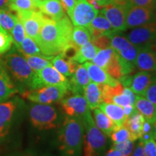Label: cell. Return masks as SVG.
Listing matches in <instances>:
<instances>
[{"label":"cell","instance_id":"cell-36","mask_svg":"<svg viewBox=\"0 0 156 156\" xmlns=\"http://www.w3.org/2000/svg\"><path fill=\"white\" fill-rule=\"evenodd\" d=\"M10 34L12 37L13 44L17 48H19L23 40L25 39V36H26V34H25L23 23H21V21L19 19L17 20L14 28L12 30Z\"/></svg>","mask_w":156,"mask_h":156},{"label":"cell","instance_id":"cell-14","mask_svg":"<svg viewBox=\"0 0 156 156\" xmlns=\"http://www.w3.org/2000/svg\"><path fill=\"white\" fill-rule=\"evenodd\" d=\"M155 20V9L140 6H132L128 9L126 14V28H134Z\"/></svg>","mask_w":156,"mask_h":156},{"label":"cell","instance_id":"cell-46","mask_svg":"<svg viewBox=\"0 0 156 156\" xmlns=\"http://www.w3.org/2000/svg\"><path fill=\"white\" fill-rule=\"evenodd\" d=\"M87 1L89 3H90L93 7L100 11V9L102 8L103 6L112 2L114 0H87Z\"/></svg>","mask_w":156,"mask_h":156},{"label":"cell","instance_id":"cell-16","mask_svg":"<svg viewBox=\"0 0 156 156\" xmlns=\"http://www.w3.org/2000/svg\"><path fill=\"white\" fill-rule=\"evenodd\" d=\"M136 67L140 71H156V44L151 43L140 48Z\"/></svg>","mask_w":156,"mask_h":156},{"label":"cell","instance_id":"cell-49","mask_svg":"<svg viewBox=\"0 0 156 156\" xmlns=\"http://www.w3.org/2000/svg\"><path fill=\"white\" fill-rule=\"evenodd\" d=\"M151 133H153V124L148 122V121L145 120V122L143 123V126H142V135Z\"/></svg>","mask_w":156,"mask_h":156},{"label":"cell","instance_id":"cell-25","mask_svg":"<svg viewBox=\"0 0 156 156\" xmlns=\"http://www.w3.org/2000/svg\"><path fill=\"white\" fill-rule=\"evenodd\" d=\"M84 97L87 101L90 109L93 110L98 108L99 106L103 103L102 90H101V85L93 82H90L85 87Z\"/></svg>","mask_w":156,"mask_h":156},{"label":"cell","instance_id":"cell-35","mask_svg":"<svg viewBox=\"0 0 156 156\" xmlns=\"http://www.w3.org/2000/svg\"><path fill=\"white\" fill-rule=\"evenodd\" d=\"M7 7L15 13L34 10L38 8L32 0H12L9 3Z\"/></svg>","mask_w":156,"mask_h":156},{"label":"cell","instance_id":"cell-20","mask_svg":"<svg viewBox=\"0 0 156 156\" xmlns=\"http://www.w3.org/2000/svg\"><path fill=\"white\" fill-rule=\"evenodd\" d=\"M17 92L18 90L12 81L8 72L0 61V103L9 100Z\"/></svg>","mask_w":156,"mask_h":156},{"label":"cell","instance_id":"cell-26","mask_svg":"<svg viewBox=\"0 0 156 156\" xmlns=\"http://www.w3.org/2000/svg\"><path fill=\"white\" fill-rule=\"evenodd\" d=\"M51 64L58 73L66 77H71L78 66L77 62L75 60L64 57L62 54L54 56L51 60Z\"/></svg>","mask_w":156,"mask_h":156},{"label":"cell","instance_id":"cell-4","mask_svg":"<svg viewBox=\"0 0 156 156\" xmlns=\"http://www.w3.org/2000/svg\"><path fill=\"white\" fill-rule=\"evenodd\" d=\"M85 134L84 135V156H100L106 148V136L95 125L90 112L83 116Z\"/></svg>","mask_w":156,"mask_h":156},{"label":"cell","instance_id":"cell-48","mask_svg":"<svg viewBox=\"0 0 156 156\" xmlns=\"http://www.w3.org/2000/svg\"><path fill=\"white\" fill-rule=\"evenodd\" d=\"M131 156H145V152H144L143 142L140 141L137 145L136 146L135 149L132 152Z\"/></svg>","mask_w":156,"mask_h":156},{"label":"cell","instance_id":"cell-24","mask_svg":"<svg viewBox=\"0 0 156 156\" xmlns=\"http://www.w3.org/2000/svg\"><path fill=\"white\" fill-rule=\"evenodd\" d=\"M99 108L111 119L116 127L124 126L127 117L124 114L122 107L114 103H102Z\"/></svg>","mask_w":156,"mask_h":156},{"label":"cell","instance_id":"cell-41","mask_svg":"<svg viewBox=\"0 0 156 156\" xmlns=\"http://www.w3.org/2000/svg\"><path fill=\"white\" fill-rule=\"evenodd\" d=\"M121 1H124L129 7L140 6V7H148L156 10V0H121Z\"/></svg>","mask_w":156,"mask_h":156},{"label":"cell","instance_id":"cell-9","mask_svg":"<svg viewBox=\"0 0 156 156\" xmlns=\"http://www.w3.org/2000/svg\"><path fill=\"white\" fill-rule=\"evenodd\" d=\"M98 12V9L87 0H77L69 16L74 26L87 27Z\"/></svg>","mask_w":156,"mask_h":156},{"label":"cell","instance_id":"cell-19","mask_svg":"<svg viewBox=\"0 0 156 156\" xmlns=\"http://www.w3.org/2000/svg\"><path fill=\"white\" fill-rule=\"evenodd\" d=\"M87 29L90 34L91 39L101 36H112V35L116 34L108 20L102 14L97 15L93 20L92 22L87 26Z\"/></svg>","mask_w":156,"mask_h":156},{"label":"cell","instance_id":"cell-51","mask_svg":"<svg viewBox=\"0 0 156 156\" xmlns=\"http://www.w3.org/2000/svg\"><path fill=\"white\" fill-rule=\"evenodd\" d=\"M105 156H121V154L116 149H115V148L113 147L107 152Z\"/></svg>","mask_w":156,"mask_h":156},{"label":"cell","instance_id":"cell-38","mask_svg":"<svg viewBox=\"0 0 156 156\" xmlns=\"http://www.w3.org/2000/svg\"><path fill=\"white\" fill-rule=\"evenodd\" d=\"M12 44L13 40L10 33L0 26V56L9 51Z\"/></svg>","mask_w":156,"mask_h":156},{"label":"cell","instance_id":"cell-17","mask_svg":"<svg viewBox=\"0 0 156 156\" xmlns=\"http://www.w3.org/2000/svg\"><path fill=\"white\" fill-rule=\"evenodd\" d=\"M91 82L86 68L83 64H78L77 69L69 80V90L74 95L84 94L87 85Z\"/></svg>","mask_w":156,"mask_h":156},{"label":"cell","instance_id":"cell-57","mask_svg":"<svg viewBox=\"0 0 156 156\" xmlns=\"http://www.w3.org/2000/svg\"><path fill=\"white\" fill-rule=\"evenodd\" d=\"M0 58H1V56H0Z\"/></svg>","mask_w":156,"mask_h":156},{"label":"cell","instance_id":"cell-47","mask_svg":"<svg viewBox=\"0 0 156 156\" xmlns=\"http://www.w3.org/2000/svg\"><path fill=\"white\" fill-rule=\"evenodd\" d=\"M60 1H61L64 9H66L68 15H69L75 7L76 0H60Z\"/></svg>","mask_w":156,"mask_h":156},{"label":"cell","instance_id":"cell-45","mask_svg":"<svg viewBox=\"0 0 156 156\" xmlns=\"http://www.w3.org/2000/svg\"><path fill=\"white\" fill-rule=\"evenodd\" d=\"M112 103H114V104L118 105L121 107H124L126 105L131 104V101H130L129 98L128 97L127 95H126L124 93H122L120 94L116 95L112 98Z\"/></svg>","mask_w":156,"mask_h":156},{"label":"cell","instance_id":"cell-55","mask_svg":"<svg viewBox=\"0 0 156 156\" xmlns=\"http://www.w3.org/2000/svg\"><path fill=\"white\" fill-rule=\"evenodd\" d=\"M12 0H9V3L10 2H12Z\"/></svg>","mask_w":156,"mask_h":156},{"label":"cell","instance_id":"cell-12","mask_svg":"<svg viewBox=\"0 0 156 156\" xmlns=\"http://www.w3.org/2000/svg\"><path fill=\"white\" fill-rule=\"evenodd\" d=\"M126 38L140 48L154 43L156 40V21L134 28L127 34Z\"/></svg>","mask_w":156,"mask_h":156},{"label":"cell","instance_id":"cell-1","mask_svg":"<svg viewBox=\"0 0 156 156\" xmlns=\"http://www.w3.org/2000/svg\"><path fill=\"white\" fill-rule=\"evenodd\" d=\"M73 23L65 15L57 21L45 17L36 44L44 56L61 54L71 41Z\"/></svg>","mask_w":156,"mask_h":156},{"label":"cell","instance_id":"cell-52","mask_svg":"<svg viewBox=\"0 0 156 156\" xmlns=\"http://www.w3.org/2000/svg\"><path fill=\"white\" fill-rule=\"evenodd\" d=\"M9 5V0H0V9L7 7Z\"/></svg>","mask_w":156,"mask_h":156},{"label":"cell","instance_id":"cell-53","mask_svg":"<svg viewBox=\"0 0 156 156\" xmlns=\"http://www.w3.org/2000/svg\"><path fill=\"white\" fill-rule=\"evenodd\" d=\"M153 133H154V139L156 137V121L153 124Z\"/></svg>","mask_w":156,"mask_h":156},{"label":"cell","instance_id":"cell-8","mask_svg":"<svg viewBox=\"0 0 156 156\" xmlns=\"http://www.w3.org/2000/svg\"><path fill=\"white\" fill-rule=\"evenodd\" d=\"M51 85H66L69 87V80L58 73L52 64L34 73L29 85L30 90Z\"/></svg>","mask_w":156,"mask_h":156},{"label":"cell","instance_id":"cell-18","mask_svg":"<svg viewBox=\"0 0 156 156\" xmlns=\"http://www.w3.org/2000/svg\"><path fill=\"white\" fill-rule=\"evenodd\" d=\"M83 66L86 68L91 82L98 84V85H116V84L119 83V80L111 77L104 69L95 65L93 62H85L83 64Z\"/></svg>","mask_w":156,"mask_h":156},{"label":"cell","instance_id":"cell-15","mask_svg":"<svg viewBox=\"0 0 156 156\" xmlns=\"http://www.w3.org/2000/svg\"><path fill=\"white\" fill-rule=\"evenodd\" d=\"M63 112L69 117H83L89 112V106L85 97L81 95H74L61 100Z\"/></svg>","mask_w":156,"mask_h":156},{"label":"cell","instance_id":"cell-44","mask_svg":"<svg viewBox=\"0 0 156 156\" xmlns=\"http://www.w3.org/2000/svg\"><path fill=\"white\" fill-rule=\"evenodd\" d=\"M145 156H156V143L154 138L143 142Z\"/></svg>","mask_w":156,"mask_h":156},{"label":"cell","instance_id":"cell-43","mask_svg":"<svg viewBox=\"0 0 156 156\" xmlns=\"http://www.w3.org/2000/svg\"><path fill=\"white\" fill-rule=\"evenodd\" d=\"M143 96L151 101L156 108V77L153 80L150 86L144 93Z\"/></svg>","mask_w":156,"mask_h":156},{"label":"cell","instance_id":"cell-42","mask_svg":"<svg viewBox=\"0 0 156 156\" xmlns=\"http://www.w3.org/2000/svg\"><path fill=\"white\" fill-rule=\"evenodd\" d=\"M91 42L100 49L112 47L111 46V36H101L97 37V38H92Z\"/></svg>","mask_w":156,"mask_h":156},{"label":"cell","instance_id":"cell-54","mask_svg":"<svg viewBox=\"0 0 156 156\" xmlns=\"http://www.w3.org/2000/svg\"><path fill=\"white\" fill-rule=\"evenodd\" d=\"M32 1H33V2H34L35 4H36V5L37 6H38V4H39V3H40V2H42V1H43V0H32Z\"/></svg>","mask_w":156,"mask_h":156},{"label":"cell","instance_id":"cell-5","mask_svg":"<svg viewBox=\"0 0 156 156\" xmlns=\"http://www.w3.org/2000/svg\"><path fill=\"white\" fill-rule=\"evenodd\" d=\"M29 116L32 125L40 131L51 130L58 126V113L49 104L37 103L30 107Z\"/></svg>","mask_w":156,"mask_h":156},{"label":"cell","instance_id":"cell-30","mask_svg":"<svg viewBox=\"0 0 156 156\" xmlns=\"http://www.w3.org/2000/svg\"><path fill=\"white\" fill-rule=\"evenodd\" d=\"M91 41V36L88 29L84 26H75L71 36L72 44L80 48L82 46Z\"/></svg>","mask_w":156,"mask_h":156},{"label":"cell","instance_id":"cell-22","mask_svg":"<svg viewBox=\"0 0 156 156\" xmlns=\"http://www.w3.org/2000/svg\"><path fill=\"white\" fill-rule=\"evenodd\" d=\"M145 119L144 116L135 108L134 112L126 118L124 126H125L131 134L130 140L136 141L140 139L142 136V126Z\"/></svg>","mask_w":156,"mask_h":156},{"label":"cell","instance_id":"cell-39","mask_svg":"<svg viewBox=\"0 0 156 156\" xmlns=\"http://www.w3.org/2000/svg\"><path fill=\"white\" fill-rule=\"evenodd\" d=\"M111 139L114 144L120 143L126 140H130L131 134L125 126H122L115 129L110 134Z\"/></svg>","mask_w":156,"mask_h":156},{"label":"cell","instance_id":"cell-7","mask_svg":"<svg viewBox=\"0 0 156 156\" xmlns=\"http://www.w3.org/2000/svg\"><path fill=\"white\" fill-rule=\"evenodd\" d=\"M129 7L124 1L114 0L103 6L99 12L108 20L114 30L118 33L127 29L126 17Z\"/></svg>","mask_w":156,"mask_h":156},{"label":"cell","instance_id":"cell-29","mask_svg":"<svg viewBox=\"0 0 156 156\" xmlns=\"http://www.w3.org/2000/svg\"><path fill=\"white\" fill-rule=\"evenodd\" d=\"M100 48L96 47L91 41H89L79 48L74 60L80 64L90 61L95 58Z\"/></svg>","mask_w":156,"mask_h":156},{"label":"cell","instance_id":"cell-13","mask_svg":"<svg viewBox=\"0 0 156 156\" xmlns=\"http://www.w3.org/2000/svg\"><path fill=\"white\" fill-rule=\"evenodd\" d=\"M19 99L14 98L0 103V140L9 134L15 112L20 106Z\"/></svg>","mask_w":156,"mask_h":156},{"label":"cell","instance_id":"cell-50","mask_svg":"<svg viewBox=\"0 0 156 156\" xmlns=\"http://www.w3.org/2000/svg\"><path fill=\"white\" fill-rule=\"evenodd\" d=\"M122 108H123V110H124V112L126 116V117H128L129 116V115L134 112V109H135V107H134V106H132V105H131V104L126 105V106L122 107Z\"/></svg>","mask_w":156,"mask_h":156},{"label":"cell","instance_id":"cell-3","mask_svg":"<svg viewBox=\"0 0 156 156\" xmlns=\"http://www.w3.org/2000/svg\"><path fill=\"white\" fill-rule=\"evenodd\" d=\"M4 67L20 84L29 87L34 75L26 59L14 46L0 59Z\"/></svg>","mask_w":156,"mask_h":156},{"label":"cell","instance_id":"cell-11","mask_svg":"<svg viewBox=\"0 0 156 156\" xmlns=\"http://www.w3.org/2000/svg\"><path fill=\"white\" fill-rule=\"evenodd\" d=\"M111 46L119 57L135 66L140 48L132 44L125 37L116 34L111 36Z\"/></svg>","mask_w":156,"mask_h":156},{"label":"cell","instance_id":"cell-34","mask_svg":"<svg viewBox=\"0 0 156 156\" xmlns=\"http://www.w3.org/2000/svg\"><path fill=\"white\" fill-rule=\"evenodd\" d=\"M114 54L115 51L112 47L100 49L92 60L93 63L102 68L103 69H105L109 62L114 57Z\"/></svg>","mask_w":156,"mask_h":156},{"label":"cell","instance_id":"cell-10","mask_svg":"<svg viewBox=\"0 0 156 156\" xmlns=\"http://www.w3.org/2000/svg\"><path fill=\"white\" fill-rule=\"evenodd\" d=\"M16 15L23 23L26 36L34 39L36 42L46 16L40 10L37 9L22 12L16 13Z\"/></svg>","mask_w":156,"mask_h":156},{"label":"cell","instance_id":"cell-21","mask_svg":"<svg viewBox=\"0 0 156 156\" xmlns=\"http://www.w3.org/2000/svg\"><path fill=\"white\" fill-rule=\"evenodd\" d=\"M37 7L45 16L55 21L64 15V9L60 0H43Z\"/></svg>","mask_w":156,"mask_h":156},{"label":"cell","instance_id":"cell-56","mask_svg":"<svg viewBox=\"0 0 156 156\" xmlns=\"http://www.w3.org/2000/svg\"><path fill=\"white\" fill-rule=\"evenodd\" d=\"M155 143H156V137L155 138Z\"/></svg>","mask_w":156,"mask_h":156},{"label":"cell","instance_id":"cell-31","mask_svg":"<svg viewBox=\"0 0 156 156\" xmlns=\"http://www.w3.org/2000/svg\"><path fill=\"white\" fill-rule=\"evenodd\" d=\"M22 55L24 56L29 66L34 70V73L40 71L44 67L52 64L51 60L54 58V56L28 55L25 54H22Z\"/></svg>","mask_w":156,"mask_h":156},{"label":"cell","instance_id":"cell-28","mask_svg":"<svg viewBox=\"0 0 156 156\" xmlns=\"http://www.w3.org/2000/svg\"><path fill=\"white\" fill-rule=\"evenodd\" d=\"M93 116L95 125L107 136H110L112 132L117 128L111 119L101 109L98 108L93 109Z\"/></svg>","mask_w":156,"mask_h":156},{"label":"cell","instance_id":"cell-23","mask_svg":"<svg viewBox=\"0 0 156 156\" xmlns=\"http://www.w3.org/2000/svg\"><path fill=\"white\" fill-rule=\"evenodd\" d=\"M153 76L149 72L140 71L132 76L131 84L129 88L135 94L143 96L146 90L153 81Z\"/></svg>","mask_w":156,"mask_h":156},{"label":"cell","instance_id":"cell-33","mask_svg":"<svg viewBox=\"0 0 156 156\" xmlns=\"http://www.w3.org/2000/svg\"><path fill=\"white\" fill-rule=\"evenodd\" d=\"M21 54H28V55L44 56L42 54L40 48L34 39L30 37L25 36V38L19 48H17Z\"/></svg>","mask_w":156,"mask_h":156},{"label":"cell","instance_id":"cell-6","mask_svg":"<svg viewBox=\"0 0 156 156\" xmlns=\"http://www.w3.org/2000/svg\"><path fill=\"white\" fill-rule=\"evenodd\" d=\"M69 92V87L66 85H51L25 90L22 96L36 103L51 104L62 100Z\"/></svg>","mask_w":156,"mask_h":156},{"label":"cell","instance_id":"cell-40","mask_svg":"<svg viewBox=\"0 0 156 156\" xmlns=\"http://www.w3.org/2000/svg\"><path fill=\"white\" fill-rule=\"evenodd\" d=\"M113 147L119 152L121 156H131L134 151V141L126 140L120 143L114 144Z\"/></svg>","mask_w":156,"mask_h":156},{"label":"cell","instance_id":"cell-27","mask_svg":"<svg viewBox=\"0 0 156 156\" xmlns=\"http://www.w3.org/2000/svg\"><path fill=\"white\" fill-rule=\"evenodd\" d=\"M134 107L145 120L154 124L156 121V108L149 100L142 95H136Z\"/></svg>","mask_w":156,"mask_h":156},{"label":"cell","instance_id":"cell-37","mask_svg":"<svg viewBox=\"0 0 156 156\" xmlns=\"http://www.w3.org/2000/svg\"><path fill=\"white\" fill-rule=\"evenodd\" d=\"M104 70L108 73V75H110L111 77L114 78V79L118 80L123 76L122 68H121L119 62L116 52H115L114 57L109 62V63Z\"/></svg>","mask_w":156,"mask_h":156},{"label":"cell","instance_id":"cell-2","mask_svg":"<svg viewBox=\"0 0 156 156\" xmlns=\"http://www.w3.org/2000/svg\"><path fill=\"white\" fill-rule=\"evenodd\" d=\"M83 118L67 116L58 132V149L63 156H80L84 140Z\"/></svg>","mask_w":156,"mask_h":156},{"label":"cell","instance_id":"cell-32","mask_svg":"<svg viewBox=\"0 0 156 156\" xmlns=\"http://www.w3.org/2000/svg\"><path fill=\"white\" fill-rule=\"evenodd\" d=\"M17 20L16 13L14 14L8 7L0 9V26L7 32L11 33Z\"/></svg>","mask_w":156,"mask_h":156}]
</instances>
